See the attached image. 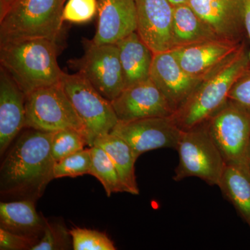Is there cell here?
<instances>
[{
	"label": "cell",
	"instance_id": "9c48e42d",
	"mask_svg": "<svg viewBox=\"0 0 250 250\" xmlns=\"http://www.w3.org/2000/svg\"><path fill=\"white\" fill-rule=\"evenodd\" d=\"M84 48L83 57L70 64L104 98L113 101L125 88L118 46L86 40Z\"/></svg>",
	"mask_w": 250,
	"mask_h": 250
},
{
	"label": "cell",
	"instance_id": "9a60e30c",
	"mask_svg": "<svg viewBox=\"0 0 250 250\" xmlns=\"http://www.w3.org/2000/svg\"><path fill=\"white\" fill-rule=\"evenodd\" d=\"M188 4L218 38L243 42L246 0H188Z\"/></svg>",
	"mask_w": 250,
	"mask_h": 250
},
{
	"label": "cell",
	"instance_id": "8fae6325",
	"mask_svg": "<svg viewBox=\"0 0 250 250\" xmlns=\"http://www.w3.org/2000/svg\"><path fill=\"white\" fill-rule=\"evenodd\" d=\"M111 103L118 122L169 117L174 113L167 99L150 78L126 87Z\"/></svg>",
	"mask_w": 250,
	"mask_h": 250
},
{
	"label": "cell",
	"instance_id": "f1b7e54d",
	"mask_svg": "<svg viewBox=\"0 0 250 250\" xmlns=\"http://www.w3.org/2000/svg\"><path fill=\"white\" fill-rule=\"evenodd\" d=\"M39 241L40 240L16 234L0 228L1 250H31Z\"/></svg>",
	"mask_w": 250,
	"mask_h": 250
},
{
	"label": "cell",
	"instance_id": "d4e9b609",
	"mask_svg": "<svg viewBox=\"0 0 250 250\" xmlns=\"http://www.w3.org/2000/svg\"><path fill=\"white\" fill-rule=\"evenodd\" d=\"M92 166L90 147L83 149L55 162L54 179L62 177H76L89 174Z\"/></svg>",
	"mask_w": 250,
	"mask_h": 250
},
{
	"label": "cell",
	"instance_id": "d6986e66",
	"mask_svg": "<svg viewBox=\"0 0 250 250\" xmlns=\"http://www.w3.org/2000/svg\"><path fill=\"white\" fill-rule=\"evenodd\" d=\"M116 44L119 49L125 88L149 80L154 53L139 34L135 31Z\"/></svg>",
	"mask_w": 250,
	"mask_h": 250
},
{
	"label": "cell",
	"instance_id": "4316f807",
	"mask_svg": "<svg viewBox=\"0 0 250 250\" xmlns=\"http://www.w3.org/2000/svg\"><path fill=\"white\" fill-rule=\"evenodd\" d=\"M72 248V238L70 231L65 226L47 220L45 231L40 241L31 250H70Z\"/></svg>",
	"mask_w": 250,
	"mask_h": 250
},
{
	"label": "cell",
	"instance_id": "5b68a950",
	"mask_svg": "<svg viewBox=\"0 0 250 250\" xmlns=\"http://www.w3.org/2000/svg\"><path fill=\"white\" fill-rule=\"evenodd\" d=\"M176 149L179 164L174 170V181L197 177L208 185L218 187L227 164L206 123L182 130Z\"/></svg>",
	"mask_w": 250,
	"mask_h": 250
},
{
	"label": "cell",
	"instance_id": "1f68e13d",
	"mask_svg": "<svg viewBox=\"0 0 250 250\" xmlns=\"http://www.w3.org/2000/svg\"><path fill=\"white\" fill-rule=\"evenodd\" d=\"M16 1L17 0H0V17L4 16Z\"/></svg>",
	"mask_w": 250,
	"mask_h": 250
},
{
	"label": "cell",
	"instance_id": "ffe728a7",
	"mask_svg": "<svg viewBox=\"0 0 250 250\" xmlns=\"http://www.w3.org/2000/svg\"><path fill=\"white\" fill-rule=\"evenodd\" d=\"M172 38V49L220 39L188 3L173 6Z\"/></svg>",
	"mask_w": 250,
	"mask_h": 250
},
{
	"label": "cell",
	"instance_id": "7a4b0ae2",
	"mask_svg": "<svg viewBox=\"0 0 250 250\" xmlns=\"http://www.w3.org/2000/svg\"><path fill=\"white\" fill-rule=\"evenodd\" d=\"M57 41L22 39L0 43V63L18 86L28 95L60 83L63 72L57 62Z\"/></svg>",
	"mask_w": 250,
	"mask_h": 250
},
{
	"label": "cell",
	"instance_id": "3957f363",
	"mask_svg": "<svg viewBox=\"0 0 250 250\" xmlns=\"http://www.w3.org/2000/svg\"><path fill=\"white\" fill-rule=\"evenodd\" d=\"M250 67L246 45L223 66L206 77L172 117L182 130L205 123L228 100L235 82Z\"/></svg>",
	"mask_w": 250,
	"mask_h": 250
},
{
	"label": "cell",
	"instance_id": "ac0fdd59",
	"mask_svg": "<svg viewBox=\"0 0 250 250\" xmlns=\"http://www.w3.org/2000/svg\"><path fill=\"white\" fill-rule=\"evenodd\" d=\"M36 202L14 200L0 204V228L10 232L40 240L47 220L39 214Z\"/></svg>",
	"mask_w": 250,
	"mask_h": 250
},
{
	"label": "cell",
	"instance_id": "8992f818",
	"mask_svg": "<svg viewBox=\"0 0 250 250\" xmlns=\"http://www.w3.org/2000/svg\"><path fill=\"white\" fill-rule=\"evenodd\" d=\"M205 123L227 165L250 169V110L228 99Z\"/></svg>",
	"mask_w": 250,
	"mask_h": 250
},
{
	"label": "cell",
	"instance_id": "83f0119b",
	"mask_svg": "<svg viewBox=\"0 0 250 250\" xmlns=\"http://www.w3.org/2000/svg\"><path fill=\"white\" fill-rule=\"evenodd\" d=\"M98 12V0H68L62 18L66 22L83 24L90 22Z\"/></svg>",
	"mask_w": 250,
	"mask_h": 250
},
{
	"label": "cell",
	"instance_id": "f546056e",
	"mask_svg": "<svg viewBox=\"0 0 250 250\" xmlns=\"http://www.w3.org/2000/svg\"><path fill=\"white\" fill-rule=\"evenodd\" d=\"M228 99L250 110V67L231 87Z\"/></svg>",
	"mask_w": 250,
	"mask_h": 250
},
{
	"label": "cell",
	"instance_id": "4dcf8cb0",
	"mask_svg": "<svg viewBox=\"0 0 250 250\" xmlns=\"http://www.w3.org/2000/svg\"><path fill=\"white\" fill-rule=\"evenodd\" d=\"M245 28L248 34V38L250 42V0H246V7H245ZM248 57H249L250 62V49L248 52Z\"/></svg>",
	"mask_w": 250,
	"mask_h": 250
},
{
	"label": "cell",
	"instance_id": "4fadbf2b",
	"mask_svg": "<svg viewBox=\"0 0 250 250\" xmlns=\"http://www.w3.org/2000/svg\"><path fill=\"white\" fill-rule=\"evenodd\" d=\"M140 37L154 53L173 47L172 22L173 6L169 0H134Z\"/></svg>",
	"mask_w": 250,
	"mask_h": 250
},
{
	"label": "cell",
	"instance_id": "277c9868",
	"mask_svg": "<svg viewBox=\"0 0 250 250\" xmlns=\"http://www.w3.org/2000/svg\"><path fill=\"white\" fill-rule=\"evenodd\" d=\"M63 0H17L0 17V43L22 39L57 41L62 32Z\"/></svg>",
	"mask_w": 250,
	"mask_h": 250
},
{
	"label": "cell",
	"instance_id": "52a82bcc",
	"mask_svg": "<svg viewBox=\"0 0 250 250\" xmlns=\"http://www.w3.org/2000/svg\"><path fill=\"white\" fill-rule=\"evenodd\" d=\"M60 82L84 126L88 147H93L95 140L110 134L118 124L111 102L80 74L63 72Z\"/></svg>",
	"mask_w": 250,
	"mask_h": 250
},
{
	"label": "cell",
	"instance_id": "cb8c5ba5",
	"mask_svg": "<svg viewBox=\"0 0 250 250\" xmlns=\"http://www.w3.org/2000/svg\"><path fill=\"white\" fill-rule=\"evenodd\" d=\"M88 146L84 135L76 130H61L53 133L52 139V155L54 161L62 160Z\"/></svg>",
	"mask_w": 250,
	"mask_h": 250
},
{
	"label": "cell",
	"instance_id": "603a6c76",
	"mask_svg": "<svg viewBox=\"0 0 250 250\" xmlns=\"http://www.w3.org/2000/svg\"><path fill=\"white\" fill-rule=\"evenodd\" d=\"M92 166L90 175L101 182L108 197L115 192H128L122 183L114 164L105 151L98 146L90 147Z\"/></svg>",
	"mask_w": 250,
	"mask_h": 250
},
{
	"label": "cell",
	"instance_id": "7402d4cb",
	"mask_svg": "<svg viewBox=\"0 0 250 250\" xmlns=\"http://www.w3.org/2000/svg\"><path fill=\"white\" fill-rule=\"evenodd\" d=\"M218 187L250 228V169L226 165Z\"/></svg>",
	"mask_w": 250,
	"mask_h": 250
},
{
	"label": "cell",
	"instance_id": "30bf717a",
	"mask_svg": "<svg viewBox=\"0 0 250 250\" xmlns=\"http://www.w3.org/2000/svg\"><path fill=\"white\" fill-rule=\"evenodd\" d=\"M182 131L172 116L154 117L118 122L110 134L127 143L138 159L148 151L161 148L176 149Z\"/></svg>",
	"mask_w": 250,
	"mask_h": 250
},
{
	"label": "cell",
	"instance_id": "2e32d148",
	"mask_svg": "<svg viewBox=\"0 0 250 250\" xmlns=\"http://www.w3.org/2000/svg\"><path fill=\"white\" fill-rule=\"evenodd\" d=\"M26 95L9 73L0 69V154L4 155L25 124Z\"/></svg>",
	"mask_w": 250,
	"mask_h": 250
},
{
	"label": "cell",
	"instance_id": "44dd1931",
	"mask_svg": "<svg viewBox=\"0 0 250 250\" xmlns=\"http://www.w3.org/2000/svg\"><path fill=\"white\" fill-rule=\"evenodd\" d=\"M93 146L101 147L109 156L127 192L139 195L135 174V163L137 159L128 143L119 136L108 134L95 140Z\"/></svg>",
	"mask_w": 250,
	"mask_h": 250
},
{
	"label": "cell",
	"instance_id": "836d02e7",
	"mask_svg": "<svg viewBox=\"0 0 250 250\" xmlns=\"http://www.w3.org/2000/svg\"><path fill=\"white\" fill-rule=\"evenodd\" d=\"M63 1H66V0H63Z\"/></svg>",
	"mask_w": 250,
	"mask_h": 250
},
{
	"label": "cell",
	"instance_id": "d6a6232c",
	"mask_svg": "<svg viewBox=\"0 0 250 250\" xmlns=\"http://www.w3.org/2000/svg\"><path fill=\"white\" fill-rule=\"evenodd\" d=\"M169 1H170L171 4L173 6L188 3V0H169Z\"/></svg>",
	"mask_w": 250,
	"mask_h": 250
},
{
	"label": "cell",
	"instance_id": "5bb4252c",
	"mask_svg": "<svg viewBox=\"0 0 250 250\" xmlns=\"http://www.w3.org/2000/svg\"><path fill=\"white\" fill-rule=\"evenodd\" d=\"M150 79L164 94L174 112L203 80L187 73L171 50L154 54Z\"/></svg>",
	"mask_w": 250,
	"mask_h": 250
},
{
	"label": "cell",
	"instance_id": "ba28073f",
	"mask_svg": "<svg viewBox=\"0 0 250 250\" xmlns=\"http://www.w3.org/2000/svg\"><path fill=\"white\" fill-rule=\"evenodd\" d=\"M24 128L49 133L76 130L86 138L84 126L61 82L26 95Z\"/></svg>",
	"mask_w": 250,
	"mask_h": 250
},
{
	"label": "cell",
	"instance_id": "484cf974",
	"mask_svg": "<svg viewBox=\"0 0 250 250\" xmlns=\"http://www.w3.org/2000/svg\"><path fill=\"white\" fill-rule=\"evenodd\" d=\"M72 249L75 250H116L113 242L104 232L85 228L70 230Z\"/></svg>",
	"mask_w": 250,
	"mask_h": 250
},
{
	"label": "cell",
	"instance_id": "e0dca14e",
	"mask_svg": "<svg viewBox=\"0 0 250 250\" xmlns=\"http://www.w3.org/2000/svg\"><path fill=\"white\" fill-rule=\"evenodd\" d=\"M98 13L95 43L116 44L137 30L134 0H98Z\"/></svg>",
	"mask_w": 250,
	"mask_h": 250
},
{
	"label": "cell",
	"instance_id": "7c38bea8",
	"mask_svg": "<svg viewBox=\"0 0 250 250\" xmlns=\"http://www.w3.org/2000/svg\"><path fill=\"white\" fill-rule=\"evenodd\" d=\"M244 45V42L217 39L171 51L187 73L204 80L234 57Z\"/></svg>",
	"mask_w": 250,
	"mask_h": 250
},
{
	"label": "cell",
	"instance_id": "6da1fadb",
	"mask_svg": "<svg viewBox=\"0 0 250 250\" xmlns=\"http://www.w3.org/2000/svg\"><path fill=\"white\" fill-rule=\"evenodd\" d=\"M53 133L27 129L10 146L0 168L1 196L14 200L41 198L54 179Z\"/></svg>",
	"mask_w": 250,
	"mask_h": 250
}]
</instances>
